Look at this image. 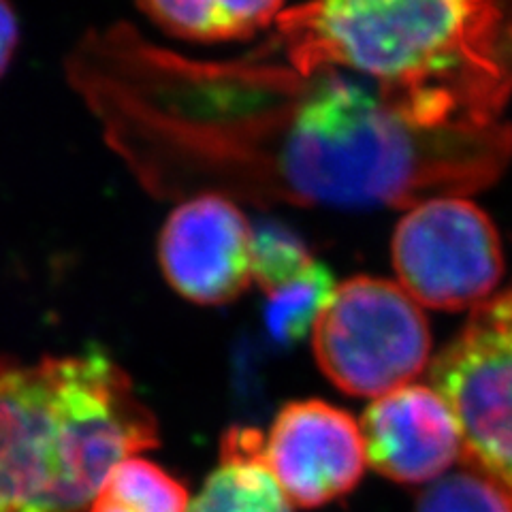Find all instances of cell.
I'll return each mask as SVG.
<instances>
[{
	"label": "cell",
	"mask_w": 512,
	"mask_h": 512,
	"mask_svg": "<svg viewBox=\"0 0 512 512\" xmlns=\"http://www.w3.org/2000/svg\"><path fill=\"white\" fill-rule=\"evenodd\" d=\"M67 75L156 197L414 207L487 188L512 158L504 122L412 124L372 84L261 52L201 62L111 28L84 37Z\"/></svg>",
	"instance_id": "cell-1"
},
{
	"label": "cell",
	"mask_w": 512,
	"mask_h": 512,
	"mask_svg": "<svg viewBox=\"0 0 512 512\" xmlns=\"http://www.w3.org/2000/svg\"><path fill=\"white\" fill-rule=\"evenodd\" d=\"M276 28L291 67L355 71L419 126L495 124L512 94L502 0H306Z\"/></svg>",
	"instance_id": "cell-2"
},
{
	"label": "cell",
	"mask_w": 512,
	"mask_h": 512,
	"mask_svg": "<svg viewBox=\"0 0 512 512\" xmlns=\"http://www.w3.org/2000/svg\"><path fill=\"white\" fill-rule=\"evenodd\" d=\"M158 442L154 414L103 352L0 357V512H84L111 470Z\"/></svg>",
	"instance_id": "cell-3"
},
{
	"label": "cell",
	"mask_w": 512,
	"mask_h": 512,
	"mask_svg": "<svg viewBox=\"0 0 512 512\" xmlns=\"http://www.w3.org/2000/svg\"><path fill=\"white\" fill-rule=\"evenodd\" d=\"M312 348L320 372L340 391L378 399L425 370L431 329L402 286L355 276L333 288L314 323Z\"/></svg>",
	"instance_id": "cell-4"
},
{
	"label": "cell",
	"mask_w": 512,
	"mask_h": 512,
	"mask_svg": "<svg viewBox=\"0 0 512 512\" xmlns=\"http://www.w3.org/2000/svg\"><path fill=\"white\" fill-rule=\"evenodd\" d=\"M431 384L457 416L463 463L512 487V286L474 308Z\"/></svg>",
	"instance_id": "cell-5"
},
{
	"label": "cell",
	"mask_w": 512,
	"mask_h": 512,
	"mask_svg": "<svg viewBox=\"0 0 512 512\" xmlns=\"http://www.w3.org/2000/svg\"><path fill=\"white\" fill-rule=\"evenodd\" d=\"M399 286L425 308L466 310L485 303L504 274L500 235L466 197L414 205L393 233Z\"/></svg>",
	"instance_id": "cell-6"
},
{
	"label": "cell",
	"mask_w": 512,
	"mask_h": 512,
	"mask_svg": "<svg viewBox=\"0 0 512 512\" xmlns=\"http://www.w3.org/2000/svg\"><path fill=\"white\" fill-rule=\"evenodd\" d=\"M263 461L288 504L318 508L344 498L365 474L359 423L320 399L286 404L267 440Z\"/></svg>",
	"instance_id": "cell-7"
},
{
	"label": "cell",
	"mask_w": 512,
	"mask_h": 512,
	"mask_svg": "<svg viewBox=\"0 0 512 512\" xmlns=\"http://www.w3.org/2000/svg\"><path fill=\"white\" fill-rule=\"evenodd\" d=\"M254 227L235 201L197 195L169 214L158 237V265L167 284L197 306H222L252 280Z\"/></svg>",
	"instance_id": "cell-8"
},
{
	"label": "cell",
	"mask_w": 512,
	"mask_h": 512,
	"mask_svg": "<svg viewBox=\"0 0 512 512\" xmlns=\"http://www.w3.org/2000/svg\"><path fill=\"white\" fill-rule=\"evenodd\" d=\"M361 434L365 457L384 478L402 485L436 480L463 457V434L444 397L408 384L367 406Z\"/></svg>",
	"instance_id": "cell-9"
},
{
	"label": "cell",
	"mask_w": 512,
	"mask_h": 512,
	"mask_svg": "<svg viewBox=\"0 0 512 512\" xmlns=\"http://www.w3.org/2000/svg\"><path fill=\"white\" fill-rule=\"evenodd\" d=\"M188 512H291L263 461V434L231 427L222 436L220 466L207 476Z\"/></svg>",
	"instance_id": "cell-10"
},
{
	"label": "cell",
	"mask_w": 512,
	"mask_h": 512,
	"mask_svg": "<svg viewBox=\"0 0 512 512\" xmlns=\"http://www.w3.org/2000/svg\"><path fill=\"white\" fill-rule=\"evenodd\" d=\"M90 512H188V491L156 463L131 457L111 470Z\"/></svg>",
	"instance_id": "cell-11"
},
{
	"label": "cell",
	"mask_w": 512,
	"mask_h": 512,
	"mask_svg": "<svg viewBox=\"0 0 512 512\" xmlns=\"http://www.w3.org/2000/svg\"><path fill=\"white\" fill-rule=\"evenodd\" d=\"M333 278L323 263H316L306 276L267 295L265 327L278 344L301 342L314 329L333 293Z\"/></svg>",
	"instance_id": "cell-12"
},
{
	"label": "cell",
	"mask_w": 512,
	"mask_h": 512,
	"mask_svg": "<svg viewBox=\"0 0 512 512\" xmlns=\"http://www.w3.org/2000/svg\"><path fill=\"white\" fill-rule=\"evenodd\" d=\"M414 512H512V487L483 470L466 466L421 493Z\"/></svg>",
	"instance_id": "cell-13"
},
{
	"label": "cell",
	"mask_w": 512,
	"mask_h": 512,
	"mask_svg": "<svg viewBox=\"0 0 512 512\" xmlns=\"http://www.w3.org/2000/svg\"><path fill=\"white\" fill-rule=\"evenodd\" d=\"M310 248L291 229L278 222H263L252 237V280L265 295L299 280L316 265Z\"/></svg>",
	"instance_id": "cell-14"
},
{
	"label": "cell",
	"mask_w": 512,
	"mask_h": 512,
	"mask_svg": "<svg viewBox=\"0 0 512 512\" xmlns=\"http://www.w3.org/2000/svg\"><path fill=\"white\" fill-rule=\"evenodd\" d=\"M137 5L167 35L197 43L229 41L216 0H137Z\"/></svg>",
	"instance_id": "cell-15"
},
{
	"label": "cell",
	"mask_w": 512,
	"mask_h": 512,
	"mask_svg": "<svg viewBox=\"0 0 512 512\" xmlns=\"http://www.w3.org/2000/svg\"><path fill=\"white\" fill-rule=\"evenodd\" d=\"M227 39H246L256 35L278 18L284 0H216Z\"/></svg>",
	"instance_id": "cell-16"
},
{
	"label": "cell",
	"mask_w": 512,
	"mask_h": 512,
	"mask_svg": "<svg viewBox=\"0 0 512 512\" xmlns=\"http://www.w3.org/2000/svg\"><path fill=\"white\" fill-rule=\"evenodd\" d=\"M20 43V24L9 0H0V77L9 69Z\"/></svg>",
	"instance_id": "cell-17"
},
{
	"label": "cell",
	"mask_w": 512,
	"mask_h": 512,
	"mask_svg": "<svg viewBox=\"0 0 512 512\" xmlns=\"http://www.w3.org/2000/svg\"><path fill=\"white\" fill-rule=\"evenodd\" d=\"M504 3V11H506V24H508V39H510V47H512V0H502Z\"/></svg>",
	"instance_id": "cell-18"
}]
</instances>
